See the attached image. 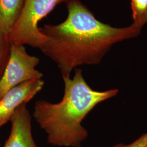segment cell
<instances>
[{"label": "cell", "instance_id": "11", "mask_svg": "<svg viewBox=\"0 0 147 147\" xmlns=\"http://www.w3.org/2000/svg\"><path fill=\"white\" fill-rule=\"evenodd\" d=\"M147 23V11L145 14L143 15L142 18L140 19V20L137 21L136 23H133L135 25H137L139 27H140L141 28H142L143 26Z\"/></svg>", "mask_w": 147, "mask_h": 147}, {"label": "cell", "instance_id": "10", "mask_svg": "<svg viewBox=\"0 0 147 147\" xmlns=\"http://www.w3.org/2000/svg\"><path fill=\"white\" fill-rule=\"evenodd\" d=\"M112 147H147V132L129 144H118Z\"/></svg>", "mask_w": 147, "mask_h": 147}, {"label": "cell", "instance_id": "12", "mask_svg": "<svg viewBox=\"0 0 147 147\" xmlns=\"http://www.w3.org/2000/svg\"><path fill=\"white\" fill-rule=\"evenodd\" d=\"M0 147H1V144H0Z\"/></svg>", "mask_w": 147, "mask_h": 147}, {"label": "cell", "instance_id": "6", "mask_svg": "<svg viewBox=\"0 0 147 147\" xmlns=\"http://www.w3.org/2000/svg\"><path fill=\"white\" fill-rule=\"evenodd\" d=\"M27 104L20 105L11 118L9 136L3 147H37L32 134V117Z\"/></svg>", "mask_w": 147, "mask_h": 147}, {"label": "cell", "instance_id": "1", "mask_svg": "<svg viewBox=\"0 0 147 147\" xmlns=\"http://www.w3.org/2000/svg\"><path fill=\"white\" fill-rule=\"evenodd\" d=\"M68 15L57 25H45L40 30L47 37L40 50L56 64L63 79L84 65H96L118 42L137 37L140 27L132 24L115 27L98 20L80 0H67Z\"/></svg>", "mask_w": 147, "mask_h": 147}, {"label": "cell", "instance_id": "7", "mask_svg": "<svg viewBox=\"0 0 147 147\" xmlns=\"http://www.w3.org/2000/svg\"><path fill=\"white\" fill-rule=\"evenodd\" d=\"M26 0H0V29L9 33L21 14Z\"/></svg>", "mask_w": 147, "mask_h": 147}, {"label": "cell", "instance_id": "9", "mask_svg": "<svg viewBox=\"0 0 147 147\" xmlns=\"http://www.w3.org/2000/svg\"><path fill=\"white\" fill-rule=\"evenodd\" d=\"M130 1L133 23H136L147 11V0H130Z\"/></svg>", "mask_w": 147, "mask_h": 147}, {"label": "cell", "instance_id": "2", "mask_svg": "<svg viewBox=\"0 0 147 147\" xmlns=\"http://www.w3.org/2000/svg\"><path fill=\"white\" fill-rule=\"evenodd\" d=\"M63 80L62 99L57 103L37 101L33 116L47 134L49 144L80 147L88 137V132L82 125L83 120L96 105L118 94V90H93L84 80L81 69H75L73 78Z\"/></svg>", "mask_w": 147, "mask_h": 147}, {"label": "cell", "instance_id": "4", "mask_svg": "<svg viewBox=\"0 0 147 147\" xmlns=\"http://www.w3.org/2000/svg\"><path fill=\"white\" fill-rule=\"evenodd\" d=\"M40 59L29 55L24 45L11 44V53L0 79V99L11 89L27 81L42 79L43 74L36 69Z\"/></svg>", "mask_w": 147, "mask_h": 147}, {"label": "cell", "instance_id": "8", "mask_svg": "<svg viewBox=\"0 0 147 147\" xmlns=\"http://www.w3.org/2000/svg\"><path fill=\"white\" fill-rule=\"evenodd\" d=\"M11 49V44L8 34L0 29V79L8 62Z\"/></svg>", "mask_w": 147, "mask_h": 147}, {"label": "cell", "instance_id": "3", "mask_svg": "<svg viewBox=\"0 0 147 147\" xmlns=\"http://www.w3.org/2000/svg\"><path fill=\"white\" fill-rule=\"evenodd\" d=\"M67 0H26L21 14L8 33L11 44L29 45L40 50L47 37L40 30L39 22L57 5Z\"/></svg>", "mask_w": 147, "mask_h": 147}, {"label": "cell", "instance_id": "5", "mask_svg": "<svg viewBox=\"0 0 147 147\" xmlns=\"http://www.w3.org/2000/svg\"><path fill=\"white\" fill-rule=\"evenodd\" d=\"M44 84L42 79L32 80L8 91L0 99V128L10 121L20 105L27 104L40 92Z\"/></svg>", "mask_w": 147, "mask_h": 147}]
</instances>
